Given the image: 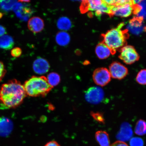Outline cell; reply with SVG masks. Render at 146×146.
<instances>
[{"mask_svg": "<svg viewBox=\"0 0 146 146\" xmlns=\"http://www.w3.org/2000/svg\"><path fill=\"white\" fill-rule=\"evenodd\" d=\"M27 26L31 31L35 34L41 32L44 28V22L39 17H33L29 20Z\"/></svg>", "mask_w": 146, "mask_h": 146, "instance_id": "obj_13", "label": "cell"}, {"mask_svg": "<svg viewBox=\"0 0 146 146\" xmlns=\"http://www.w3.org/2000/svg\"><path fill=\"white\" fill-rule=\"evenodd\" d=\"M14 45L13 38L11 36L4 35L0 37V48L6 50L12 49Z\"/></svg>", "mask_w": 146, "mask_h": 146, "instance_id": "obj_18", "label": "cell"}, {"mask_svg": "<svg viewBox=\"0 0 146 146\" xmlns=\"http://www.w3.org/2000/svg\"><path fill=\"white\" fill-rule=\"evenodd\" d=\"M135 132L136 135L143 136L146 134V122L140 119L137 122L135 127Z\"/></svg>", "mask_w": 146, "mask_h": 146, "instance_id": "obj_22", "label": "cell"}, {"mask_svg": "<svg viewBox=\"0 0 146 146\" xmlns=\"http://www.w3.org/2000/svg\"><path fill=\"white\" fill-rule=\"evenodd\" d=\"M19 1L21 2L28 3L30 2L31 0H18Z\"/></svg>", "mask_w": 146, "mask_h": 146, "instance_id": "obj_35", "label": "cell"}, {"mask_svg": "<svg viewBox=\"0 0 146 146\" xmlns=\"http://www.w3.org/2000/svg\"><path fill=\"white\" fill-rule=\"evenodd\" d=\"M133 13L136 17L146 19V0H141L140 2L134 5Z\"/></svg>", "mask_w": 146, "mask_h": 146, "instance_id": "obj_16", "label": "cell"}, {"mask_svg": "<svg viewBox=\"0 0 146 146\" xmlns=\"http://www.w3.org/2000/svg\"><path fill=\"white\" fill-rule=\"evenodd\" d=\"M92 78L95 83L101 87L107 85L111 80V76L109 70L105 67L96 69L93 72Z\"/></svg>", "mask_w": 146, "mask_h": 146, "instance_id": "obj_6", "label": "cell"}, {"mask_svg": "<svg viewBox=\"0 0 146 146\" xmlns=\"http://www.w3.org/2000/svg\"><path fill=\"white\" fill-rule=\"evenodd\" d=\"M50 68V65L48 62L42 58H37L33 64V69L35 72L38 74H45L48 72Z\"/></svg>", "mask_w": 146, "mask_h": 146, "instance_id": "obj_12", "label": "cell"}, {"mask_svg": "<svg viewBox=\"0 0 146 146\" xmlns=\"http://www.w3.org/2000/svg\"><path fill=\"white\" fill-rule=\"evenodd\" d=\"M85 97L89 103L98 104L101 103L104 99L105 93L103 89L100 87H91L86 92Z\"/></svg>", "mask_w": 146, "mask_h": 146, "instance_id": "obj_5", "label": "cell"}, {"mask_svg": "<svg viewBox=\"0 0 146 146\" xmlns=\"http://www.w3.org/2000/svg\"><path fill=\"white\" fill-rule=\"evenodd\" d=\"M120 52L119 58L127 64H132L139 59V55L131 46H125L120 49Z\"/></svg>", "mask_w": 146, "mask_h": 146, "instance_id": "obj_4", "label": "cell"}, {"mask_svg": "<svg viewBox=\"0 0 146 146\" xmlns=\"http://www.w3.org/2000/svg\"><path fill=\"white\" fill-rule=\"evenodd\" d=\"M95 52L98 58L102 60L107 59L112 54V51L103 42L97 45Z\"/></svg>", "mask_w": 146, "mask_h": 146, "instance_id": "obj_15", "label": "cell"}, {"mask_svg": "<svg viewBox=\"0 0 146 146\" xmlns=\"http://www.w3.org/2000/svg\"><path fill=\"white\" fill-rule=\"evenodd\" d=\"M127 28L128 31H129L131 33L136 35L146 32V26L144 25L143 20L136 16L129 21Z\"/></svg>", "mask_w": 146, "mask_h": 146, "instance_id": "obj_9", "label": "cell"}, {"mask_svg": "<svg viewBox=\"0 0 146 146\" xmlns=\"http://www.w3.org/2000/svg\"><path fill=\"white\" fill-rule=\"evenodd\" d=\"M27 96L23 86L15 79L3 84L0 88V106L3 109L16 108Z\"/></svg>", "mask_w": 146, "mask_h": 146, "instance_id": "obj_1", "label": "cell"}, {"mask_svg": "<svg viewBox=\"0 0 146 146\" xmlns=\"http://www.w3.org/2000/svg\"><path fill=\"white\" fill-rule=\"evenodd\" d=\"M134 5L129 3L112 6L109 15L110 17L114 16L123 17H128L133 13Z\"/></svg>", "mask_w": 146, "mask_h": 146, "instance_id": "obj_8", "label": "cell"}, {"mask_svg": "<svg viewBox=\"0 0 146 146\" xmlns=\"http://www.w3.org/2000/svg\"><path fill=\"white\" fill-rule=\"evenodd\" d=\"M22 53V51L21 49L18 47L14 48L11 51V54L14 57H19L21 56Z\"/></svg>", "mask_w": 146, "mask_h": 146, "instance_id": "obj_28", "label": "cell"}, {"mask_svg": "<svg viewBox=\"0 0 146 146\" xmlns=\"http://www.w3.org/2000/svg\"><path fill=\"white\" fill-rule=\"evenodd\" d=\"M110 146H129L125 142L118 141L114 142Z\"/></svg>", "mask_w": 146, "mask_h": 146, "instance_id": "obj_31", "label": "cell"}, {"mask_svg": "<svg viewBox=\"0 0 146 146\" xmlns=\"http://www.w3.org/2000/svg\"><path fill=\"white\" fill-rule=\"evenodd\" d=\"M47 79L49 84L53 87L59 84L61 80L59 75L56 72L50 73Z\"/></svg>", "mask_w": 146, "mask_h": 146, "instance_id": "obj_23", "label": "cell"}, {"mask_svg": "<svg viewBox=\"0 0 146 146\" xmlns=\"http://www.w3.org/2000/svg\"><path fill=\"white\" fill-rule=\"evenodd\" d=\"M27 96L32 97H45L53 88L44 76H33L23 85Z\"/></svg>", "mask_w": 146, "mask_h": 146, "instance_id": "obj_3", "label": "cell"}, {"mask_svg": "<svg viewBox=\"0 0 146 146\" xmlns=\"http://www.w3.org/2000/svg\"><path fill=\"white\" fill-rule=\"evenodd\" d=\"M91 116L95 120L100 123H105V119L102 113L99 112H91Z\"/></svg>", "mask_w": 146, "mask_h": 146, "instance_id": "obj_26", "label": "cell"}, {"mask_svg": "<svg viewBox=\"0 0 146 146\" xmlns=\"http://www.w3.org/2000/svg\"><path fill=\"white\" fill-rule=\"evenodd\" d=\"M137 83L141 85H146V69H142L138 73L136 78Z\"/></svg>", "mask_w": 146, "mask_h": 146, "instance_id": "obj_25", "label": "cell"}, {"mask_svg": "<svg viewBox=\"0 0 146 146\" xmlns=\"http://www.w3.org/2000/svg\"><path fill=\"white\" fill-rule=\"evenodd\" d=\"M3 13H2L0 12V19H1V18L3 17Z\"/></svg>", "mask_w": 146, "mask_h": 146, "instance_id": "obj_36", "label": "cell"}, {"mask_svg": "<svg viewBox=\"0 0 146 146\" xmlns=\"http://www.w3.org/2000/svg\"><path fill=\"white\" fill-rule=\"evenodd\" d=\"M109 69L111 77L119 80L123 79L129 73L128 69L126 67L117 61L111 63L109 66Z\"/></svg>", "mask_w": 146, "mask_h": 146, "instance_id": "obj_7", "label": "cell"}, {"mask_svg": "<svg viewBox=\"0 0 146 146\" xmlns=\"http://www.w3.org/2000/svg\"><path fill=\"white\" fill-rule=\"evenodd\" d=\"M12 122L8 118H0V136L6 137L9 135L13 129Z\"/></svg>", "mask_w": 146, "mask_h": 146, "instance_id": "obj_14", "label": "cell"}, {"mask_svg": "<svg viewBox=\"0 0 146 146\" xmlns=\"http://www.w3.org/2000/svg\"><path fill=\"white\" fill-rule=\"evenodd\" d=\"M72 1H81V0H72ZM81 1H82V0H81Z\"/></svg>", "mask_w": 146, "mask_h": 146, "instance_id": "obj_37", "label": "cell"}, {"mask_svg": "<svg viewBox=\"0 0 146 146\" xmlns=\"http://www.w3.org/2000/svg\"><path fill=\"white\" fill-rule=\"evenodd\" d=\"M7 70L5 69L4 64L0 61V82L4 78L6 74Z\"/></svg>", "mask_w": 146, "mask_h": 146, "instance_id": "obj_30", "label": "cell"}, {"mask_svg": "<svg viewBox=\"0 0 146 146\" xmlns=\"http://www.w3.org/2000/svg\"><path fill=\"white\" fill-rule=\"evenodd\" d=\"M124 25V23H120L116 28L111 29L102 35L103 42L110 49L112 54H115L116 50L126 45L129 35L127 30H123Z\"/></svg>", "mask_w": 146, "mask_h": 146, "instance_id": "obj_2", "label": "cell"}, {"mask_svg": "<svg viewBox=\"0 0 146 146\" xmlns=\"http://www.w3.org/2000/svg\"><path fill=\"white\" fill-rule=\"evenodd\" d=\"M111 6H109L103 3L101 6L94 13L97 17H100L102 15L107 14L109 15L110 14Z\"/></svg>", "mask_w": 146, "mask_h": 146, "instance_id": "obj_24", "label": "cell"}, {"mask_svg": "<svg viewBox=\"0 0 146 146\" xmlns=\"http://www.w3.org/2000/svg\"><path fill=\"white\" fill-rule=\"evenodd\" d=\"M57 26L60 30L68 31L70 30L72 27V23L68 18L62 17L58 20Z\"/></svg>", "mask_w": 146, "mask_h": 146, "instance_id": "obj_20", "label": "cell"}, {"mask_svg": "<svg viewBox=\"0 0 146 146\" xmlns=\"http://www.w3.org/2000/svg\"><path fill=\"white\" fill-rule=\"evenodd\" d=\"M103 3L102 0H82L80 8V11L82 14L89 11L94 13Z\"/></svg>", "mask_w": 146, "mask_h": 146, "instance_id": "obj_10", "label": "cell"}, {"mask_svg": "<svg viewBox=\"0 0 146 146\" xmlns=\"http://www.w3.org/2000/svg\"><path fill=\"white\" fill-rule=\"evenodd\" d=\"M112 1L113 6H116V5L129 3L133 4L132 0H112Z\"/></svg>", "mask_w": 146, "mask_h": 146, "instance_id": "obj_29", "label": "cell"}, {"mask_svg": "<svg viewBox=\"0 0 146 146\" xmlns=\"http://www.w3.org/2000/svg\"><path fill=\"white\" fill-rule=\"evenodd\" d=\"M133 134L132 129L130 124L124 122L120 127V131L117 135L116 138L120 141H128L132 137Z\"/></svg>", "mask_w": 146, "mask_h": 146, "instance_id": "obj_11", "label": "cell"}, {"mask_svg": "<svg viewBox=\"0 0 146 146\" xmlns=\"http://www.w3.org/2000/svg\"><path fill=\"white\" fill-rule=\"evenodd\" d=\"M141 0H132L133 4L136 5L139 3Z\"/></svg>", "mask_w": 146, "mask_h": 146, "instance_id": "obj_34", "label": "cell"}, {"mask_svg": "<svg viewBox=\"0 0 146 146\" xmlns=\"http://www.w3.org/2000/svg\"><path fill=\"white\" fill-rule=\"evenodd\" d=\"M95 137L96 141L100 146H110L109 134L106 131H97L95 134Z\"/></svg>", "mask_w": 146, "mask_h": 146, "instance_id": "obj_17", "label": "cell"}, {"mask_svg": "<svg viewBox=\"0 0 146 146\" xmlns=\"http://www.w3.org/2000/svg\"><path fill=\"white\" fill-rule=\"evenodd\" d=\"M70 37L69 35L65 32H58L56 36V43L61 46H65L70 42Z\"/></svg>", "mask_w": 146, "mask_h": 146, "instance_id": "obj_19", "label": "cell"}, {"mask_svg": "<svg viewBox=\"0 0 146 146\" xmlns=\"http://www.w3.org/2000/svg\"><path fill=\"white\" fill-rule=\"evenodd\" d=\"M6 33V30L4 27L0 25V37Z\"/></svg>", "mask_w": 146, "mask_h": 146, "instance_id": "obj_33", "label": "cell"}, {"mask_svg": "<svg viewBox=\"0 0 146 146\" xmlns=\"http://www.w3.org/2000/svg\"><path fill=\"white\" fill-rule=\"evenodd\" d=\"M17 0H0V9L5 12H8L13 8Z\"/></svg>", "mask_w": 146, "mask_h": 146, "instance_id": "obj_21", "label": "cell"}, {"mask_svg": "<svg viewBox=\"0 0 146 146\" xmlns=\"http://www.w3.org/2000/svg\"><path fill=\"white\" fill-rule=\"evenodd\" d=\"M130 146H143L144 142L141 138L135 137L130 140Z\"/></svg>", "mask_w": 146, "mask_h": 146, "instance_id": "obj_27", "label": "cell"}, {"mask_svg": "<svg viewBox=\"0 0 146 146\" xmlns=\"http://www.w3.org/2000/svg\"><path fill=\"white\" fill-rule=\"evenodd\" d=\"M44 146H60V145L57 142L55 141H52L48 142Z\"/></svg>", "mask_w": 146, "mask_h": 146, "instance_id": "obj_32", "label": "cell"}]
</instances>
